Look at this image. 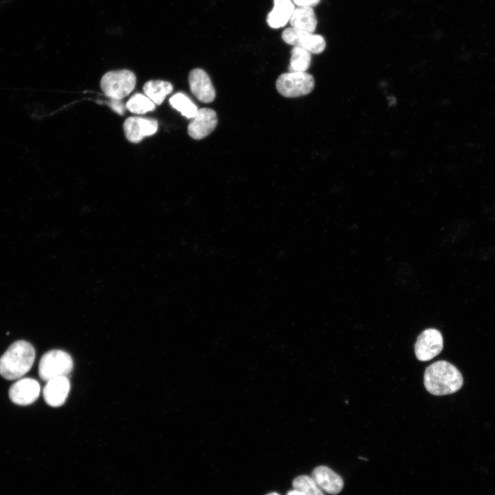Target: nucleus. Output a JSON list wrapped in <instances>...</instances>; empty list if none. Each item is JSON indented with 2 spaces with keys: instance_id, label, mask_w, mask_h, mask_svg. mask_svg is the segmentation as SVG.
Segmentation results:
<instances>
[{
  "instance_id": "f257e3e1",
  "label": "nucleus",
  "mask_w": 495,
  "mask_h": 495,
  "mask_svg": "<svg viewBox=\"0 0 495 495\" xmlns=\"http://www.w3.org/2000/svg\"><path fill=\"white\" fill-rule=\"evenodd\" d=\"M424 381L425 388L430 393L439 396L456 392L463 383L460 371L445 360L435 362L428 366Z\"/></svg>"
},
{
  "instance_id": "f03ea898",
  "label": "nucleus",
  "mask_w": 495,
  "mask_h": 495,
  "mask_svg": "<svg viewBox=\"0 0 495 495\" xmlns=\"http://www.w3.org/2000/svg\"><path fill=\"white\" fill-rule=\"evenodd\" d=\"M34 359L35 350L30 342L16 341L0 358V375L8 380L20 379L32 368Z\"/></svg>"
},
{
  "instance_id": "7ed1b4c3",
  "label": "nucleus",
  "mask_w": 495,
  "mask_h": 495,
  "mask_svg": "<svg viewBox=\"0 0 495 495\" xmlns=\"http://www.w3.org/2000/svg\"><path fill=\"white\" fill-rule=\"evenodd\" d=\"M136 84L135 74L127 69L105 73L100 80L103 93L111 99L121 100L132 92Z\"/></svg>"
},
{
  "instance_id": "20e7f679",
  "label": "nucleus",
  "mask_w": 495,
  "mask_h": 495,
  "mask_svg": "<svg viewBox=\"0 0 495 495\" xmlns=\"http://www.w3.org/2000/svg\"><path fill=\"white\" fill-rule=\"evenodd\" d=\"M73 368V360L67 352L54 349L45 353L38 365L40 377L47 382L53 378L67 377Z\"/></svg>"
},
{
  "instance_id": "39448f33",
  "label": "nucleus",
  "mask_w": 495,
  "mask_h": 495,
  "mask_svg": "<svg viewBox=\"0 0 495 495\" xmlns=\"http://www.w3.org/2000/svg\"><path fill=\"white\" fill-rule=\"evenodd\" d=\"M314 78L307 72H287L280 75L276 86L282 96L296 98L309 94L314 87Z\"/></svg>"
},
{
  "instance_id": "423d86ee",
  "label": "nucleus",
  "mask_w": 495,
  "mask_h": 495,
  "mask_svg": "<svg viewBox=\"0 0 495 495\" xmlns=\"http://www.w3.org/2000/svg\"><path fill=\"white\" fill-rule=\"evenodd\" d=\"M282 38L289 45L300 47L313 54L322 52L326 47L325 40L322 36L292 27L284 30Z\"/></svg>"
},
{
  "instance_id": "0eeeda50",
  "label": "nucleus",
  "mask_w": 495,
  "mask_h": 495,
  "mask_svg": "<svg viewBox=\"0 0 495 495\" xmlns=\"http://www.w3.org/2000/svg\"><path fill=\"white\" fill-rule=\"evenodd\" d=\"M443 346L441 333L437 329H428L417 337L415 352L417 360L428 361L439 355Z\"/></svg>"
},
{
  "instance_id": "6e6552de",
  "label": "nucleus",
  "mask_w": 495,
  "mask_h": 495,
  "mask_svg": "<svg viewBox=\"0 0 495 495\" xmlns=\"http://www.w3.org/2000/svg\"><path fill=\"white\" fill-rule=\"evenodd\" d=\"M157 129V121L149 118L129 117L123 124L126 139L133 143L140 142L146 136L155 134Z\"/></svg>"
},
{
  "instance_id": "1a4fd4ad",
  "label": "nucleus",
  "mask_w": 495,
  "mask_h": 495,
  "mask_svg": "<svg viewBox=\"0 0 495 495\" xmlns=\"http://www.w3.org/2000/svg\"><path fill=\"white\" fill-rule=\"evenodd\" d=\"M216 112L209 108L198 109L188 126V133L193 139L201 140L210 134L217 126Z\"/></svg>"
},
{
  "instance_id": "9d476101",
  "label": "nucleus",
  "mask_w": 495,
  "mask_h": 495,
  "mask_svg": "<svg viewBox=\"0 0 495 495\" xmlns=\"http://www.w3.org/2000/svg\"><path fill=\"white\" fill-rule=\"evenodd\" d=\"M39 383L32 378H21L14 383L9 389L11 401L20 406H26L34 402L40 393Z\"/></svg>"
},
{
  "instance_id": "9b49d317",
  "label": "nucleus",
  "mask_w": 495,
  "mask_h": 495,
  "mask_svg": "<svg viewBox=\"0 0 495 495\" xmlns=\"http://www.w3.org/2000/svg\"><path fill=\"white\" fill-rule=\"evenodd\" d=\"M192 94L197 99L204 103L212 102L215 98V90L208 74L203 69H192L188 76Z\"/></svg>"
},
{
  "instance_id": "f8f14e48",
  "label": "nucleus",
  "mask_w": 495,
  "mask_h": 495,
  "mask_svg": "<svg viewBox=\"0 0 495 495\" xmlns=\"http://www.w3.org/2000/svg\"><path fill=\"white\" fill-rule=\"evenodd\" d=\"M70 382L67 377L53 378L47 382L43 388V397L45 402L50 406H62L69 394Z\"/></svg>"
},
{
  "instance_id": "ddd939ff",
  "label": "nucleus",
  "mask_w": 495,
  "mask_h": 495,
  "mask_svg": "<svg viewBox=\"0 0 495 495\" xmlns=\"http://www.w3.org/2000/svg\"><path fill=\"white\" fill-rule=\"evenodd\" d=\"M311 478L321 490L330 494H338L344 486L342 477L324 465L316 467L312 472Z\"/></svg>"
},
{
  "instance_id": "4468645a",
  "label": "nucleus",
  "mask_w": 495,
  "mask_h": 495,
  "mask_svg": "<svg viewBox=\"0 0 495 495\" xmlns=\"http://www.w3.org/2000/svg\"><path fill=\"white\" fill-rule=\"evenodd\" d=\"M294 9L292 0H274V8L267 17L268 25L272 28L283 27L289 21Z\"/></svg>"
},
{
  "instance_id": "2eb2a0df",
  "label": "nucleus",
  "mask_w": 495,
  "mask_h": 495,
  "mask_svg": "<svg viewBox=\"0 0 495 495\" xmlns=\"http://www.w3.org/2000/svg\"><path fill=\"white\" fill-rule=\"evenodd\" d=\"M289 22L292 28L313 33L316 28L317 19L311 7L299 6L294 9Z\"/></svg>"
},
{
  "instance_id": "dca6fc26",
  "label": "nucleus",
  "mask_w": 495,
  "mask_h": 495,
  "mask_svg": "<svg viewBox=\"0 0 495 495\" xmlns=\"http://www.w3.org/2000/svg\"><path fill=\"white\" fill-rule=\"evenodd\" d=\"M173 89L171 83L161 80H149L143 87L144 94L157 105L161 104Z\"/></svg>"
},
{
  "instance_id": "f3484780",
  "label": "nucleus",
  "mask_w": 495,
  "mask_h": 495,
  "mask_svg": "<svg viewBox=\"0 0 495 495\" xmlns=\"http://www.w3.org/2000/svg\"><path fill=\"white\" fill-rule=\"evenodd\" d=\"M311 57L307 50L294 46L291 51L289 72H305L309 67Z\"/></svg>"
},
{
  "instance_id": "a211bd4d",
  "label": "nucleus",
  "mask_w": 495,
  "mask_h": 495,
  "mask_svg": "<svg viewBox=\"0 0 495 495\" xmlns=\"http://www.w3.org/2000/svg\"><path fill=\"white\" fill-rule=\"evenodd\" d=\"M170 105L179 111L182 116L192 119L197 114L198 109L191 100L183 93H177L169 100Z\"/></svg>"
},
{
  "instance_id": "6ab92c4d",
  "label": "nucleus",
  "mask_w": 495,
  "mask_h": 495,
  "mask_svg": "<svg viewBox=\"0 0 495 495\" xmlns=\"http://www.w3.org/2000/svg\"><path fill=\"white\" fill-rule=\"evenodd\" d=\"M126 108L135 114H144L155 109V103L145 94H135L126 103Z\"/></svg>"
},
{
  "instance_id": "aec40b11",
  "label": "nucleus",
  "mask_w": 495,
  "mask_h": 495,
  "mask_svg": "<svg viewBox=\"0 0 495 495\" xmlns=\"http://www.w3.org/2000/svg\"><path fill=\"white\" fill-rule=\"evenodd\" d=\"M292 486L294 490L300 491L305 495H324L313 478L307 475H300L295 478Z\"/></svg>"
},
{
  "instance_id": "412c9836",
  "label": "nucleus",
  "mask_w": 495,
  "mask_h": 495,
  "mask_svg": "<svg viewBox=\"0 0 495 495\" xmlns=\"http://www.w3.org/2000/svg\"><path fill=\"white\" fill-rule=\"evenodd\" d=\"M108 104L109 106L111 108V109L120 115L124 114L125 111V107L120 100L111 99Z\"/></svg>"
},
{
  "instance_id": "4be33fe9",
  "label": "nucleus",
  "mask_w": 495,
  "mask_h": 495,
  "mask_svg": "<svg viewBox=\"0 0 495 495\" xmlns=\"http://www.w3.org/2000/svg\"><path fill=\"white\" fill-rule=\"evenodd\" d=\"M298 6L311 7L316 5L320 0H293Z\"/></svg>"
},
{
  "instance_id": "5701e85b",
  "label": "nucleus",
  "mask_w": 495,
  "mask_h": 495,
  "mask_svg": "<svg viewBox=\"0 0 495 495\" xmlns=\"http://www.w3.org/2000/svg\"><path fill=\"white\" fill-rule=\"evenodd\" d=\"M481 255L483 259H491L495 258V245L487 248L484 250Z\"/></svg>"
},
{
  "instance_id": "b1692460",
  "label": "nucleus",
  "mask_w": 495,
  "mask_h": 495,
  "mask_svg": "<svg viewBox=\"0 0 495 495\" xmlns=\"http://www.w3.org/2000/svg\"><path fill=\"white\" fill-rule=\"evenodd\" d=\"M485 215L490 220L495 221V205L486 210Z\"/></svg>"
},
{
  "instance_id": "393cba45",
  "label": "nucleus",
  "mask_w": 495,
  "mask_h": 495,
  "mask_svg": "<svg viewBox=\"0 0 495 495\" xmlns=\"http://www.w3.org/2000/svg\"><path fill=\"white\" fill-rule=\"evenodd\" d=\"M287 495H305V494H303L302 492H301L300 491L294 489L292 490L289 491L287 492Z\"/></svg>"
},
{
  "instance_id": "a878e982",
  "label": "nucleus",
  "mask_w": 495,
  "mask_h": 495,
  "mask_svg": "<svg viewBox=\"0 0 495 495\" xmlns=\"http://www.w3.org/2000/svg\"><path fill=\"white\" fill-rule=\"evenodd\" d=\"M266 495H279V494L276 492H272V493L267 494Z\"/></svg>"
}]
</instances>
